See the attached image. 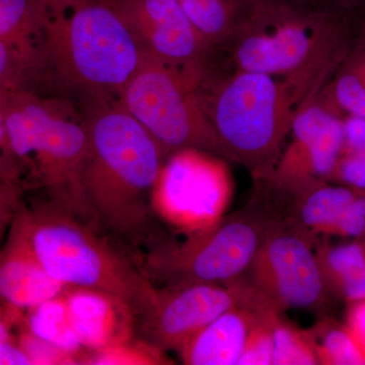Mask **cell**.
<instances>
[{
	"mask_svg": "<svg viewBox=\"0 0 365 365\" xmlns=\"http://www.w3.org/2000/svg\"><path fill=\"white\" fill-rule=\"evenodd\" d=\"M201 37L220 51L251 19L261 0H178Z\"/></svg>",
	"mask_w": 365,
	"mask_h": 365,
	"instance_id": "obj_18",
	"label": "cell"
},
{
	"mask_svg": "<svg viewBox=\"0 0 365 365\" xmlns=\"http://www.w3.org/2000/svg\"><path fill=\"white\" fill-rule=\"evenodd\" d=\"M282 220L255 188L251 200L220 222L165 242L146 259V276L163 287L208 283L232 285L244 277L271 228Z\"/></svg>",
	"mask_w": 365,
	"mask_h": 365,
	"instance_id": "obj_7",
	"label": "cell"
},
{
	"mask_svg": "<svg viewBox=\"0 0 365 365\" xmlns=\"http://www.w3.org/2000/svg\"><path fill=\"white\" fill-rule=\"evenodd\" d=\"M314 240L292 220H279L242 278L282 312L327 306L332 294L314 250Z\"/></svg>",
	"mask_w": 365,
	"mask_h": 365,
	"instance_id": "obj_10",
	"label": "cell"
},
{
	"mask_svg": "<svg viewBox=\"0 0 365 365\" xmlns=\"http://www.w3.org/2000/svg\"><path fill=\"white\" fill-rule=\"evenodd\" d=\"M239 304L211 321L190 338L180 356L187 365H237L252 324L257 317L283 313L245 280L239 281Z\"/></svg>",
	"mask_w": 365,
	"mask_h": 365,
	"instance_id": "obj_14",
	"label": "cell"
},
{
	"mask_svg": "<svg viewBox=\"0 0 365 365\" xmlns=\"http://www.w3.org/2000/svg\"><path fill=\"white\" fill-rule=\"evenodd\" d=\"M23 185L18 182L0 180V252L16 213L23 205Z\"/></svg>",
	"mask_w": 365,
	"mask_h": 365,
	"instance_id": "obj_29",
	"label": "cell"
},
{
	"mask_svg": "<svg viewBox=\"0 0 365 365\" xmlns=\"http://www.w3.org/2000/svg\"><path fill=\"white\" fill-rule=\"evenodd\" d=\"M329 182L365 190V153L341 150Z\"/></svg>",
	"mask_w": 365,
	"mask_h": 365,
	"instance_id": "obj_28",
	"label": "cell"
},
{
	"mask_svg": "<svg viewBox=\"0 0 365 365\" xmlns=\"http://www.w3.org/2000/svg\"><path fill=\"white\" fill-rule=\"evenodd\" d=\"M16 313L18 312L0 304V341L14 339L11 329L16 319Z\"/></svg>",
	"mask_w": 365,
	"mask_h": 365,
	"instance_id": "obj_36",
	"label": "cell"
},
{
	"mask_svg": "<svg viewBox=\"0 0 365 365\" xmlns=\"http://www.w3.org/2000/svg\"><path fill=\"white\" fill-rule=\"evenodd\" d=\"M0 107L23 170L24 189L44 192L48 203L91 225L85 191L90 153L86 112L69 96H45L36 88L0 93Z\"/></svg>",
	"mask_w": 365,
	"mask_h": 365,
	"instance_id": "obj_4",
	"label": "cell"
},
{
	"mask_svg": "<svg viewBox=\"0 0 365 365\" xmlns=\"http://www.w3.org/2000/svg\"><path fill=\"white\" fill-rule=\"evenodd\" d=\"M85 108L90 137L85 191L91 223L135 240L155 211L153 189L170 153L119 101Z\"/></svg>",
	"mask_w": 365,
	"mask_h": 365,
	"instance_id": "obj_2",
	"label": "cell"
},
{
	"mask_svg": "<svg viewBox=\"0 0 365 365\" xmlns=\"http://www.w3.org/2000/svg\"><path fill=\"white\" fill-rule=\"evenodd\" d=\"M326 235L350 240L365 237V190H357L356 195Z\"/></svg>",
	"mask_w": 365,
	"mask_h": 365,
	"instance_id": "obj_27",
	"label": "cell"
},
{
	"mask_svg": "<svg viewBox=\"0 0 365 365\" xmlns=\"http://www.w3.org/2000/svg\"><path fill=\"white\" fill-rule=\"evenodd\" d=\"M356 192L333 182H314L294 197L285 220H292L314 237L326 235Z\"/></svg>",
	"mask_w": 365,
	"mask_h": 365,
	"instance_id": "obj_20",
	"label": "cell"
},
{
	"mask_svg": "<svg viewBox=\"0 0 365 365\" xmlns=\"http://www.w3.org/2000/svg\"><path fill=\"white\" fill-rule=\"evenodd\" d=\"M20 344L32 359L33 364H74L73 355L45 341L26 334L21 338Z\"/></svg>",
	"mask_w": 365,
	"mask_h": 365,
	"instance_id": "obj_30",
	"label": "cell"
},
{
	"mask_svg": "<svg viewBox=\"0 0 365 365\" xmlns=\"http://www.w3.org/2000/svg\"><path fill=\"white\" fill-rule=\"evenodd\" d=\"M345 325L365 354V299L348 304Z\"/></svg>",
	"mask_w": 365,
	"mask_h": 365,
	"instance_id": "obj_33",
	"label": "cell"
},
{
	"mask_svg": "<svg viewBox=\"0 0 365 365\" xmlns=\"http://www.w3.org/2000/svg\"><path fill=\"white\" fill-rule=\"evenodd\" d=\"M0 41L36 88L46 71L44 34L37 0H0Z\"/></svg>",
	"mask_w": 365,
	"mask_h": 365,
	"instance_id": "obj_17",
	"label": "cell"
},
{
	"mask_svg": "<svg viewBox=\"0 0 365 365\" xmlns=\"http://www.w3.org/2000/svg\"><path fill=\"white\" fill-rule=\"evenodd\" d=\"M131 341V340H130ZM130 341L122 344L98 350L86 360L90 364H169L163 350L143 340L138 346H132Z\"/></svg>",
	"mask_w": 365,
	"mask_h": 365,
	"instance_id": "obj_26",
	"label": "cell"
},
{
	"mask_svg": "<svg viewBox=\"0 0 365 365\" xmlns=\"http://www.w3.org/2000/svg\"><path fill=\"white\" fill-rule=\"evenodd\" d=\"M357 21H359V29H357L356 45L365 49V6L357 13Z\"/></svg>",
	"mask_w": 365,
	"mask_h": 365,
	"instance_id": "obj_37",
	"label": "cell"
},
{
	"mask_svg": "<svg viewBox=\"0 0 365 365\" xmlns=\"http://www.w3.org/2000/svg\"><path fill=\"white\" fill-rule=\"evenodd\" d=\"M357 14L307 0H261L220 51L223 66L287 81L309 104L342 66L357 40Z\"/></svg>",
	"mask_w": 365,
	"mask_h": 365,
	"instance_id": "obj_1",
	"label": "cell"
},
{
	"mask_svg": "<svg viewBox=\"0 0 365 365\" xmlns=\"http://www.w3.org/2000/svg\"><path fill=\"white\" fill-rule=\"evenodd\" d=\"M289 143L264 175L271 185L289 196L319 181L329 182L340 157L344 137L343 118L314 98L297 113Z\"/></svg>",
	"mask_w": 365,
	"mask_h": 365,
	"instance_id": "obj_12",
	"label": "cell"
},
{
	"mask_svg": "<svg viewBox=\"0 0 365 365\" xmlns=\"http://www.w3.org/2000/svg\"><path fill=\"white\" fill-rule=\"evenodd\" d=\"M32 359L14 339L0 341V365H31Z\"/></svg>",
	"mask_w": 365,
	"mask_h": 365,
	"instance_id": "obj_34",
	"label": "cell"
},
{
	"mask_svg": "<svg viewBox=\"0 0 365 365\" xmlns=\"http://www.w3.org/2000/svg\"><path fill=\"white\" fill-rule=\"evenodd\" d=\"M44 79L91 103L119 101L143 49L112 0H37Z\"/></svg>",
	"mask_w": 365,
	"mask_h": 365,
	"instance_id": "obj_3",
	"label": "cell"
},
{
	"mask_svg": "<svg viewBox=\"0 0 365 365\" xmlns=\"http://www.w3.org/2000/svg\"><path fill=\"white\" fill-rule=\"evenodd\" d=\"M0 180L18 182L20 184L23 181V170L11 148L1 107H0Z\"/></svg>",
	"mask_w": 365,
	"mask_h": 365,
	"instance_id": "obj_32",
	"label": "cell"
},
{
	"mask_svg": "<svg viewBox=\"0 0 365 365\" xmlns=\"http://www.w3.org/2000/svg\"><path fill=\"white\" fill-rule=\"evenodd\" d=\"M329 11L357 14L365 6V0H307Z\"/></svg>",
	"mask_w": 365,
	"mask_h": 365,
	"instance_id": "obj_35",
	"label": "cell"
},
{
	"mask_svg": "<svg viewBox=\"0 0 365 365\" xmlns=\"http://www.w3.org/2000/svg\"><path fill=\"white\" fill-rule=\"evenodd\" d=\"M239 281L232 285L193 284L160 287L135 319L141 340L163 351L180 349L203 327L239 304Z\"/></svg>",
	"mask_w": 365,
	"mask_h": 365,
	"instance_id": "obj_11",
	"label": "cell"
},
{
	"mask_svg": "<svg viewBox=\"0 0 365 365\" xmlns=\"http://www.w3.org/2000/svg\"><path fill=\"white\" fill-rule=\"evenodd\" d=\"M63 297L72 329L83 347L98 351L131 340L135 319L115 297L98 290L71 287Z\"/></svg>",
	"mask_w": 365,
	"mask_h": 365,
	"instance_id": "obj_16",
	"label": "cell"
},
{
	"mask_svg": "<svg viewBox=\"0 0 365 365\" xmlns=\"http://www.w3.org/2000/svg\"><path fill=\"white\" fill-rule=\"evenodd\" d=\"M196 79L143 50L119 103L170 153L194 148L225 158L199 102Z\"/></svg>",
	"mask_w": 365,
	"mask_h": 365,
	"instance_id": "obj_8",
	"label": "cell"
},
{
	"mask_svg": "<svg viewBox=\"0 0 365 365\" xmlns=\"http://www.w3.org/2000/svg\"><path fill=\"white\" fill-rule=\"evenodd\" d=\"M68 287L46 272L36 258L18 211L0 252V304L18 313L28 311L60 297Z\"/></svg>",
	"mask_w": 365,
	"mask_h": 365,
	"instance_id": "obj_15",
	"label": "cell"
},
{
	"mask_svg": "<svg viewBox=\"0 0 365 365\" xmlns=\"http://www.w3.org/2000/svg\"><path fill=\"white\" fill-rule=\"evenodd\" d=\"M63 294L28 309L26 329L36 338L76 355L83 346L72 329Z\"/></svg>",
	"mask_w": 365,
	"mask_h": 365,
	"instance_id": "obj_22",
	"label": "cell"
},
{
	"mask_svg": "<svg viewBox=\"0 0 365 365\" xmlns=\"http://www.w3.org/2000/svg\"><path fill=\"white\" fill-rule=\"evenodd\" d=\"M273 364L316 365L318 357L307 330H302L282 317L274 324Z\"/></svg>",
	"mask_w": 365,
	"mask_h": 365,
	"instance_id": "obj_24",
	"label": "cell"
},
{
	"mask_svg": "<svg viewBox=\"0 0 365 365\" xmlns=\"http://www.w3.org/2000/svg\"><path fill=\"white\" fill-rule=\"evenodd\" d=\"M322 365H365V354L348 327L332 319L307 330Z\"/></svg>",
	"mask_w": 365,
	"mask_h": 365,
	"instance_id": "obj_23",
	"label": "cell"
},
{
	"mask_svg": "<svg viewBox=\"0 0 365 365\" xmlns=\"http://www.w3.org/2000/svg\"><path fill=\"white\" fill-rule=\"evenodd\" d=\"M19 216L37 260L55 280L111 295L137 319L155 294V283L93 227L50 203Z\"/></svg>",
	"mask_w": 365,
	"mask_h": 365,
	"instance_id": "obj_6",
	"label": "cell"
},
{
	"mask_svg": "<svg viewBox=\"0 0 365 365\" xmlns=\"http://www.w3.org/2000/svg\"><path fill=\"white\" fill-rule=\"evenodd\" d=\"M316 253L332 297L347 304L365 299V237L323 244Z\"/></svg>",
	"mask_w": 365,
	"mask_h": 365,
	"instance_id": "obj_19",
	"label": "cell"
},
{
	"mask_svg": "<svg viewBox=\"0 0 365 365\" xmlns=\"http://www.w3.org/2000/svg\"><path fill=\"white\" fill-rule=\"evenodd\" d=\"M318 101L334 114L365 120V49L354 48L319 93Z\"/></svg>",
	"mask_w": 365,
	"mask_h": 365,
	"instance_id": "obj_21",
	"label": "cell"
},
{
	"mask_svg": "<svg viewBox=\"0 0 365 365\" xmlns=\"http://www.w3.org/2000/svg\"><path fill=\"white\" fill-rule=\"evenodd\" d=\"M19 88L34 86L9 48L0 41V93Z\"/></svg>",
	"mask_w": 365,
	"mask_h": 365,
	"instance_id": "obj_31",
	"label": "cell"
},
{
	"mask_svg": "<svg viewBox=\"0 0 365 365\" xmlns=\"http://www.w3.org/2000/svg\"><path fill=\"white\" fill-rule=\"evenodd\" d=\"M282 313L260 314L252 324L237 365L273 364L274 324Z\"/></svg>",
	"mask_w": 365,
	"mask_h": 365,
	"instance_id": "obj_25",
	"label": "cell"
},
{
	"mask_svg": "<svg viewBox=\"0 0 365 365\" xmlns=\"http://www.w3.org/2000/svg\"><path fill=\"white\" fill-rule=\"evenodd\" d=\"M234 188L225 158L194 148L174 151L155 182L153 209L187 232L205 230L225 217Z\"/></svg>",
	"mask_w": 365,
	"mask_h": 365,
	"instance_id": "obj_9",
	"label": "cell"
},
{
	"mask_svg": "<svg viewBox=\"0 0 365 365\" xmlns=\"http://www.w3.org/2000/svg\"><path fill=\"white\" fill-rule=\"evenodd\" d=\"M199 102L225 158L264 176L284 148L292 121L307 105L284 79L223 66L213 59L195 81Z\"/></svg>",
	"mask_w": 365,
	"mask_h": 365,
	"instance_id": "obj_5",
	"label": "cell"
},
{
	"mask_svg": "<svg viewBox=\"0 0 365 365\" xmlns=\"http://www.w3.org/2000/svg\"><path fill=\"white\" fill-rule=\"evenodd\" d=\"M144 51L198 76L215 50L192 25L178 0H112Z\"/></svg>",
	"mask_w": 365,
	"mask_h": 365,
	"instance_id": "obj_13",
	"label": "cell"
}]
</instances>
